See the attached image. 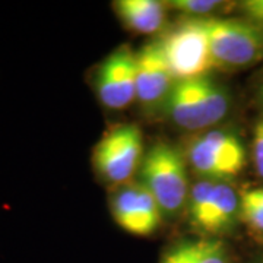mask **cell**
<instances>
[{
    "label": "cell",
    "instance_id": "d6986e66",
    "mask_svg": "<svg viewBox=\"0 0 263 263\" xmlns=\"http://www.w3.org/2000/svg\"><path fill=\"white\" fill-rule=\"evenodd\" d=\"M260 263H263V262H260Z\"/></svg>",
    "mask_w": 263,
    "mask_h": 263
},
{
    "label": "cell",
    "instance_id": "2e32d148",
    "mask_svg": "<svg viewBox=\"0 0 263 263\" xmlns=\"http://www.w3.org/2000/svg\"><path fill=\"white\" fill-rule=\"evenodd\" d=\"M253 162L256 173L263 179V119L259 120L253 133Z\"/></svg>",
    "mask_w": 263,
    "mask_h": 263
},
{
    "label": "cell",
    "instance_id": "7c38bea8",
    "mask_svg": "<svg viewBox=\"0 0 263 263\" xmlns=\"http://www.w3.org/2000/svg\"><path fill=\"white\" fill-rule=\"evenodd\" d=\"M161 263H230L224 243L212 238L190 240L174 246Z\"/></svg>",
    "mask_w": 263,
    "mask_h": 263
},
{
    "label": "cell",
    "instance_id": "52a82bcc",
    "mask_svg": "<svg viewBox=\"0 0 263 263\" xmlns=\"http://www.w3.org/2000/svg\"><path fill=\"white\" fill-rule=\"evenodd\" d=\"M100 101L111 108L122 110L136 100V53L122 46L104 60L95 79Z\"/></svg>",
    "mask_w": 263,
    "mask_h": 263
},
{
    "label": "cell",
    "instance_id": "ba28073f",
    "mask_svg": "<svg viewBox=\"0 0 263 263\" xmlns=\"http://www.w3.org/2000/svg\"><path fill=\"white\" fill-rule=\"evenodd\" d=\"M111 212L117 226L135 235L152 234L161 224L162 209L141 183H132L116 192Z\"/></svg>",
    "mask_w": 263,
    "mask_h": 263
},
{
    "label": "cell",
    "instance_id": "8992f818",
    "mask_svg": "<svg viewBox=\"0 0 263 263\" xmlns=\"http://www.w3.org/2000/svg\"><path fill=\"white\" fill-rule=\"evenodd\" d=\"M143 138L135 124L116 126L97 142L92 162L100 176L113 183H124L142 164Z\"/></svg>",
    "mask_w": 263,
    "mask_h": 263
},
{
    "label": "cell",
    "instance_id": "9c48e42d",
    "mask_svg": "<svg viewBox=\"0 0 263 263\" xmlns=\"http://www.w3.org/2000/svg\"><path fill=\"white\" fill-rule=\"evenodd\" d=\"M176 79L160 41H154L136 53V100L146 107L164 105Z\"/></svg>",
    "mask_w": 263,
    "mask_h": 263
},
{
    "label": "cell",
    "instance_id": "7a4b0ae2",
    "mask_svg": "<svg viewBox=\"0 0 263 263\" xmlns=\"http://www.w3.org/2000/svg\"><path fill=\"white\" fill-rule=\"evenodd\" d=\"M206 31L215 67L234 70L263 60V28L246 18H199Z\"/></svg>",
    "mask_w": 263,
    "mask_h": 263
},
{
    "label": "cell",
    "instance_id": "30bf717a",
    "mask_svg": "<svg viewBox=\"0 0 263 263\" xmlns=\"http://www.w3.org/2000/svg\"><path fill=\"white\" fill-rule=\"evenodd\" d=\"M238 216L240 195L227 181H216L205 212L195 227L206 234H222L234 226Z\"/></svg>",
    "mask_w": 263,
    "mask_h": 263
},
{
    "label": "cell",
    "instance_id": "9a60e30c",
    "mask_svg": "<svg viewBox=\"0 0 263 263\" xmlns=\"http://www.w3.org/2000/svg\"><path fill=\"white\" fill-rule=\"evenodd\" d=\"M170 8L179 10L187 18H208L216 10L222 2L215 0H173L167 3Z\"/></svg>",
    "mask_w": 263,
    "mask_h": 263
},
{
    "label": "cell",
    "instance_id": "3957f363",
    "mask_svg": "<svg viewBox=\"0 0 263 263\" xmlns=\"http://www.w3.org/2000/svg\"><path fill=\"white\" fill-rule=\"evenodd\" d=\"M141 177V184L157 199L164 214H179L187 205V167L183 152L176 146L155 143L142 160Z\"/></svg>",
    "mask_w": 263,
    "mask_h": 263
},
{
    "label": "cell",
    "instance_id": "277c9868",
    "mask_svg": "<svg viewBox=\"0 0 263 263\" xmlns=\"http://www.w3.org/2000/svg\"><path fill=\"white\" fill-rule=\"evenodd\" d=\"M160 43L176 82L209 76V70L215 67L206 31L199 18L184 19Z\"/></svg>",
    "mask_w": 263,
    "mask_h": 263
},
{
    "label": "cell",
    "instance_id": "5b68a950",
    "mask_svg": "<svg viewBox=\"0 0 263 263\" xmlns=\"http://www.w3.org/2000/svg\"><path fill=\"white\" fill-rule=\"evenodd\" d=\"M189 161L202 179L227 181L241 173L246 151L241 141L230 132L206 130L189 143Z\"/></svg>",
    "mask_w": 263,
    "mask_h": 263
},
{
    "label": "cell",
    "instance_id": "ac0fdd59",
    "mask_svg": "<svg viewBox=\"0 0 263 263\" xmlns=\"http://www.w3.org/2000/svg\"><path fill=\"white\" fill-rule=\"evenodd\" d=\"M262 98H263V89H262Z\"/></svg>",
    "mask_w": 263,
    "mask_h": 263
},
{
    "label": "cell",
    "instance_id": "5bb4252c",
    "mask_svg": "<svg viewBox=\"0 0 263 263\" xmlns=\"http://www.w3.org/2000/svg\"><path fill=\"white\" fill-rule=\"evenodd\" d=\"M216 181L212 180L200 179L193 187L190 189V195H189V216L193 226H196L199 219L202 218L205 208L208 205V200L211 197L212 189L215 186Z\"/></svg>",
    "mask_w": 263,
    "mask_h": 263
},
{
    "label": "cell",
    "instance_id": "6da1fadb",
    "mask_svg": "<svg viewBox=\"0 0 263 263\" xmlns=\"http://www.w3.org/2000/svg\"><path fill=\"white\" fill-rule=\"evenodd\" d=\"M230 110V95L209 76L177 81L164 103L171 122L186 130H205Z\"/></svg>",
    "mask_w": 263,
    "mask_h": 263
},
{
    "label": "cell",
    "instance_id": "8fae6325",
    "mask_svg": "<svg viewBox=\"0 0 263 263\" xmlns=\"http://www.w3.org/2000/svg\"><path fill=\"white\" fill-rule=\"evenodd\" d=\"M114 9L127 28L141 34H154L165 22V6L157 0H119Z\"/></svg>",
    "mask_w": 263,
    "mask_h": 263
},
{
    "label": "cell",
    "instance_id": "e0dca14e",
    "mask_svg": "<svg viewBox=\"0 0 263 263\" xmlns=\"http://www.w3.org/2000/svg\"><path fill=\"white\" fill-rule=\"evenodd\" d=\"M240 9L246 19L263 28V0H246L240 3Z\"/></svg>",
    "mask_w": 263,
    "mask_h": 263
},
{
    "label": "cell",
    "instance_id": "4fadbf2b",
    "mask_svg": "<svg viewBox=\"0 0 263 263\" xmlns=\"http://www.w3.org/2000/svg\"><path fill=\"white\" fill-rule=\"evenodd\" d=\"M240 218L254 234L263 237V187L240 193Z\"/></svg>",
    "mask_w": 263,
    "mask_h": 263
}]
</instances>
